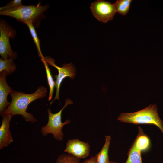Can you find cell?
Returning <instances> with one entry per match:
<instances>
[{"label": "cell", "instance_id": "cell-1", "mask_svg": "<svg viewBox=\"0 0 163 163\" xmlns=\"http://www.w3.org/2000/svg\"><path fill=\"white\" fill-rule=\"evenodd\" d=\"M47 93V88L43 86L39 87L35 92L31 94L13 91L9 94L11 98V102L4 114L8 113L12 116L21 115L26 121L35 123L37 119L32 114L26 112L28 106L34 101L45 97Z\"/></svg>", "mask_w": 163, "mask_h": 163}, {"label": "cell", "instance_id": "cell-2", "mask_svg": "<svg viewBox=\"0 0 163 163\" xmlns=\"http://www.w3.org/2000/svg\"><path fill=\"white\" fill-rule=\"evenodd\" d=\"M48 5H21L14 9L0 11V14L12 17L18 21L26 24L31 22L34 26L37 27L40 21L44 18L45 12L48 9Z\"/></svg>", "mask_w": 163, "mask_h": 163}, {"label": "cell", "instance_id": "cell-3", "mask_svg": "<svg viewBox=\"0 0 163 163\" xmlns=\"http://www.w3.org/2000/svg\"><path fill=\"white\" fill-rule=\"evenodd\" d=\"M117 120L121 122L135 124H153L158 127L163 134V122L158 116L155 104H150L136 112L121 113Z\"/></svg>", "mask_w": 163, "mask_h": 163}, {"label": "cell", "instance_id": "cell-4", "mask_svg": "<svg viewBox=\"0 0 163 163\" xmlns=\"http://www.w3.org/2000/svg\"><path fill=\"white\" fill-rule=\"evenodd\" d=\"M73 102L70 99L67 98L65 100V104L63 107L58 112L53 113L50 108L47 110L48 120L47 124L41 128V132L42 136H45L49 133L53 134L54 138L59 141L62 140L64 134L62 131L63 127L69 124L70 120H67L65 122L61 121L62 113L63 110L68 105L73 104Z\"/></svg>", "mask_w": 163, "mask_h": 163}, {"label": "cell", "instance_id": "cell-5", "mask_svg": "<svg viewBox=\"0 0 163 163\" xmlns=\"http://www.w3.org/2000/svg\"><path fill=\"white\" fill-rule=\"evenodd\" d=\"M16 31L10 26L3 20L0 22V55L1 58L5 59L16 58L17 53L13 51L10 46L9 39H13L16 35Z\"/></svg>", "mask_w": 163, "mask_h": 163}, {"label": "cell", "instance_id": "cell-6", "mask_svg": "<svg viewBox=\"0 0 163 163\" xmlns=\"http://www.w3.org/2000/svg\"><path fill=\"white\" fill-rule=\"evenodd\" d=\"M45 59L48 65H50L56 68L58 72V75H55L56 79L55 87L56 88L55 97L53 100L50 103L51 105L56 99L59 100V94L60 85L63 80L66 77H69L71 79H73L76 75V69L71 63L68 64L62 65V67L57 66L55 63L53 59L49 56L45 57Z\"/></svg>", "mask_w": 163, "mask_h": 163}, {"label": "cell", "instance_id": "cell-7", "mask_svg": "<svg viewBox=\"0 0 163 163\" xmlns=\"http://www.w3.org/2000/svg\"><path fill=\"white\" fill-rule=\"evenodd\" d=\"M90 8L94 16L104 23L112 20L117 12L113 4L104 0L94 2Z\"/></svg>", "mask_w": 163, "mask_h": 163}, {"label": "cell", "instance_id": "cell-8", "mask_svg": "<svg viewBox=\"0 0 163 163\" xmlns=\"http://www.w3.org/2000/svg\"><path fill=\"white\" fill-rule=\"evenodd\" d=\"M90 148V146L88 143L76 139L68 141L64 152L80 159L85 158L89 155Z\"/></svg>", "mask_w": 163, "mask_h": 163}, {"label": "cell", "instance_id": "cell-9", "mask_svg": "<svg viewBox=\"0 0 163 163\" xmlns=\"http://www.w3.org/2000/svg\"><path fill=\"white\" fill-rule=\"evenodd\" d=\"M13 116L10 114H5L2 117L0 127V149L7 147L13 141L9 129L10 123Z\"/></svg>", "mask_w": 163, "mask_h": 163}, {"label": "cell", "instance_id": "cell-10", "mask_svg": "<svg viewBox=\"0 0 163 163\" xmlns=\"http://www.w3.org/2000/svg\"><path fill=\"white\" fill-rule=\"evenodd\" d=\"M6 74L5 71L0 72V114L2 117L10 103L8 101V94L13 91L8 84L6 80Z\"/></svg>", "mask_w": 163, "mask_h": 163}, {"label": "cell", "instance_id": "cell-11", "mask_svg": "<svg viewBox=\"0 0 163 163\" xmlns=\"http://www.w3.org/2000/svg\"><path fill=\"white\" fill-rule=\"evenodd\" d=\"M133 143L141 151L148 149L150 145V141L142 129L138 126V133Z\"/></svg>", "mask_w": 163, "mask_h": 163}, {"label": "cell", "instance_id": "cell-12", "mask_svg": "<svg viewBox=\"0 0 163 163\" xmlns=\"http://www.w3.org/2000/svg\"><path fill=\"white\" fill-rule=\"evenodd\" d=\"M105 143L100 152L95 156L97 163H109L108 155L111 137L109 136H105Z\"/></svg>", "mask_w": 163, "mask_h": 163}, {"label": "cell", "instance_id": "cell-13", "mask_svg": "<svg viewBox=\"0 0 163 163\" xmlns=\"http://www.w3.org/2000/svg\"><path fill=\"white\" fill-rule=\"evenodd\" d=\"M17 66L11 58L2 59L0 58V72L5 71L7 75L11 74L16 69Z\"/></svg>", "mask_w": 163, "mask_h": 163}, {"label": "cell", "instance_id": "cell-14", "mask_svg": "<svg viewBox=\"0 0 163 163\" xmlns=\"http://www.w3.org/2000/svg\"><path fill=\"white\" fill-rule=\"evenodd\" d=\"M141 152L133 143L128 152V157L125 163H142Z\"/></svg>", "mask_w": 163, "mask_h": 163}, {"label": "cell", "instance_id": "cell-15", "mask_svg": "<svg viewBox=\"0 0 163 163\" xmlns=\"http://www.w3.org/2000/svg\"><path fill=\"white\" fill-rule=\"evenodd\" d=\"M132 2L131 0H117L113 4L117 12L125 16L129 11Z\"/></svg>", "mask_w": 163, "mask_h": 163}, {"label": "cell", "instance_id": "cell-16", "mask_svg": "<svg viewBox=\"0 0 163 163\" xmlns=\"http://www.w3.org/2000/svg\"><path fill=\"white\" fill-rule=\"evenodd\" d=\"M43 63L45 69L47 81L49 87L50 91L48 98V101H50L52 97L54 92V89L55 85L53 76L51 74L50 69L48 66V64L45 60V59L42 61Z\"/></svg>", "mask_w": 163, "mask_h": 163}, {"label": "cell", "instance_id": "cell-17", "mask_svg": "<svg viewBox=\"0 0 163 163\" xmlns=\"http://www.w3.org/2000/svg\"><path fill=\"white\" fill-rule=\"evenodd\" d=\"M26 24L27 26L31 35L34 42L36 46L39 56L41 61L45 59V57L43 56L40 47V41L37 36L34 27L31 22H28Z\"/></svg>", "mask_w": 163, "mask_h": 163}, {"label": "cell", "instance_id": "cell-18", "mask_svg": "<svg viewBox=\"0 0 163 163\" xmlns=\"http://www.w3.org/2000/svg\"><path fill=\"white\" fill-rule=\"evenodd\" d=\"M55 163H80V160L70 154H62L57 158Z\"/></svg>", "mask_w": 163, "mask_h": 163}, {"label": "cell", "instance_id": "cell-19", "mask_svg": "<svg viewBox=\"0 0 163 163\" xmlns=\"http://www.w3.org/2000/svg\"><path fill=\"white\" fill-rule=\"evenodd\" d=\"M22 5L21 0H14L8 3L6 5L0 8V11L9 10Z\"/></svg>", "mask_w": 163, "mask_h": 163}, {"label": "cell", "instance_id": "cell-20", "mask_svg": "<svg viewBox=\"0 0 163 163\" xmlns=\"http://www.w3.org/2000/svg\"><path fill=\"white\" fill-rule=\"evenodd\" d=\"M82 163H97L96 157L95 156L91 157L89 159L85 160Z\"/></svg>", "mask_w": 163, "mask_h": 163}, {"label": "cell", "instance_id": "cell-21", "mask_svg": "<svg viewBox=\"0 0 163 163\" xmlns=\"http://www.w3.org/2000/svg\"><path fill=\"white\" fill-rule=\"evenodd\" d=\"M109 163H117L115 162H113V161H110Z\"/></svg>", "mask_w": 163, "mask_h": 163}, {"label": "cell", "instance_id": "cell-22", "mask_svg": "<svg viewBox=\"0 0 163 163\" xmlns=\"http://www.w3.org/2000/svg\"><path fill=\"white\" fill-rule=\"evenodd\" d=\"M0 163H2V162H0Z\"/></svg>", "mask_w": 163, "mask_h": 163}]
</instances>
